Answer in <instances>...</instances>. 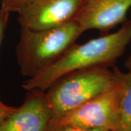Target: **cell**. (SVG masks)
Instances as JSON below:
<instances>
[{"instance_id": "obj_9", "label": "cell", "mask_w": 131, "mask_h": 131, "mask_svg": "<svg viewBox=\"0 0 131 131\" xmlns=\"http://www.w3.org/2000/svg\"><path fill=\"white\" fill-rule=\"evenodd\" d=\"M30 0H0V8L9 13H18L27 5Z\"/></svg>"}, {"instance_id": "obj_6", "label": "cell", "mask_w": 131, "mask_h": 131, "mask_svg": "<svg viewBox=\"0 0 131 131\" xmlns=\"http://www.w3.org/2000/svg\"><path fill=\"white\" fill-rule=\"evenodd\" d=\"M24 102L0 123V131H47L51 120L45 91H27Z\"/></svg>"}, {"instance_id": "obj_4", "label": "cell", "mask_w": 131, "mask_h": 131, "mask_svg": "<svg viewBox=\"0 0 131 131\" xmlns=\"http://www.w3.org/2000/svg\"><path fill=\"white\" fill-rule=\"evenodd\" d=\"M122 71L118 69L114 84L103 93L52 121L82 129L117 130L119 122Z\"/></svg>"}, {"instance_id": "obj_8", "label": "cell", "mask_w": 131, "mask_h": 131, "mask_svg": "<svg viewBox=\"0 0 131 131\" xmlns=\"http://www.w3.org/2000/svg\"><path fill=\"white\" fill-rule=\"evenodd\" d=\"M127 72H122L119 122L116 131H131V55L125 62Z\"/></svg>"}, {"instance_id": "obj_11", "label": "cell", "mask_w": 131, "mask_h": 131, "mask_svg": "<svg viewBox=\"0 0 131 131\" xmlns=\"http://www.w3.org/2000/svg\"><path fill=\"white\" fill-rule=\"evenodd\" d=\"M9 14H10L9 13L0 8V46L4 38L5 29L7 28V26L8 24Z\"/></svg>"}, {"instance_id": "obj_1", "label": "cell", "mask_w": 131, "mask_h": 131, "mask_svg": "<svg viewBox=\"0 0 131 131\" xmlns=\"http://www.w3.org/2000/svg\"><path fill=\"white\" fill-rule=\"evenodd\" d=\"M131 41V20H125L114 32L83 44L74 43L58 61L24 82L26 91H45L62 76L95 66L112 65L122 56Z\"/></svg>"}, {"instance_id": "obj_12", "label": "cell", "mask_w": 131, "mask_h": 131, "mask_svg": "<svg viewBox=\"0 0 131 131\" xmlns=\"http://www.w3.org/2000/svg\"><path fill=\"white\" fill-rule=\"evenodd\" d=\"M17 107L8 106L0 101V123L15 111Z\"/></svg>"}, {"instance_id": "obj_2", "label": "cell", "mask_w": 131, "mask_h": 131, "mask_svg": "<svg viewBox=\"0 0 131 131\" xmlns=\"http://www.w3.org/2000/svg\"><path fill=\"white\" fill-rule=\"evenodd\" d=\"M83 32L75 20L46 29L20 26L16 56L21 74L30 78L54 64Z\"/></svg>"}, {"instance_id": "obj_5", "label": "cell", "mask_w": 131, "mask_h": 131, "mask_svg": "<svg viewBox=\"0 0 131 131\" xmlns=\"http://www.w3.org/2000/svg\"><path fill=\"white\" fill-rule=\"evenodd\" d=\"M83 0H30L18 13L20 26L30 29L57 27L74 20Z\"/></svg>"}, {"instance_id": "obj_3", "label": "cell", "mask_w": 131, "mask_h": 131, "mask_svg": "<svg viewBox=\"0 0 131 131\" xmlns=\"http://www.w3.org/2000/svg\"><path fill=\"white\" fill-rule=\"evenodd\" d=\"M118 77V69L95 66L62 76L47 88L45 97L51 119L80 106L112 88Z\"/></svg>"}, {"instance_id": "obj_7", "label": "cell", "mask_w": 131, "mask_h": 131, "mask_svg": "<svg viewBox=\"0 0 131 131\" xmlns=\"http://www.w3.org/2000/svg\"><path fill=\"white\" fill-rule=\"evenodd\" d=\"M131 0H83L75 20L84 31L111 30L126 20Z\"/></svg>"}, {"instance_id": "obj_10", "label": "cell", "mask_w": 131, "mask_h": 131, "mask_svg": "<svg viewBox=\"0 0 131 131\" xmlns=\"http://www.w3.org/2000/svg\"><path fill=\"white\" fill-rule=\"evenodd\" d=\"M47 131H109L105 129H82L79 127L62 125L50 120Z\"/></svg>"}]
</instances>
